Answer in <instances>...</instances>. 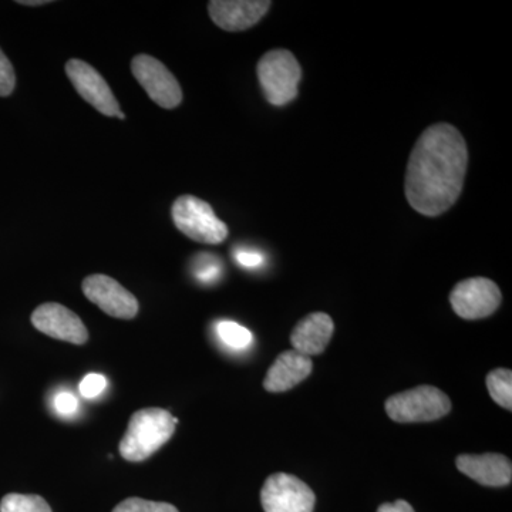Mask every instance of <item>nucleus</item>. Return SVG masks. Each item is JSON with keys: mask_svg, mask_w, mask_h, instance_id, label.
Masks as SVG:
<instances>
[{"mask_svg": "<svg viewBox=\"0 0 512 512\" xmlns=\"http://www.w3.org/2000/svg\"><path fill=\"white\" fill-rule=\"evenodd\" d=\"M468 165L466 140L456 127L434 124L414 144L407 164V201L426 217L444 214L456 204Z\"/></svg>", "mask_w": 512, "mask_h": 512, "instance_id": "1", "label": "nucleus"}, {"mask_svg": "<svg viewBox=\"0 0 512 512\" xmlns=\"http://www.w3.org/2000/svg\"><path fill=\"white\" fill-rule=\"evenodd\" d=\"M178 419L158 407L138 410L131 416L120 443V454L131 463H141L153 456L174 436Z\"/></svg>", "mask_w": 512, "mask_h": 512, "instance_id": "2", "label": "nucleus"}, {"mask_svg": "<svg viewBox=\"0 0 512 512\" xmlns=\"http://www.w3.org/2000/svg\"><path fill=\"white\" fill-rule=\"evenodd\" d=\"M256 72L265 99L272 106H286L298 96L302 69L289 50H269L259 60Z\"/></svg>", "mask_w": 512, "mask_h": 512, "instance_id": "3", "label": "nucleus"}, {"mask_svg": "<svg viewBox=\"0 0 512 512\" xmlns=\"http://www.w3.org/2000/svg\"><path fill=\"white\" fill-rule=\"evenodd\" d=\"M171 217L185 237L200 244L218 245L228 237V227L215 215L208 202L194 195H181L174 201Z\"/></svg>", "mask_w": 512, "mask_h": 512, "instance_id": "4", "label": "nucleus"}, {"mask_svg": "<svg viewBox=\"0 0 512 512\" xmlns=\"http://www.w3.org/2000/svg\"><path fill=\"white\" fill-rule=\"evenodd\" d=\"M446 393L433 386H419L387 399L386 412L397 423H424L439 420L450 413Z\"/></svg>", "mask_w": 512, "mask_h": 512, "instance_id": "5", "label": "nucleus"}, {"mask_svg": "<svg viewBox=\"0 0 512 512\" xmlns=\"http://www.w3.org/2000/svg\"><path fill=\"white\" fill-rule=\"evenodd\" d=\"M261 503L265 512H313L316 497L298 477L275 473L262 487Z\"/></svg>", "mask_w": 512, "mask_h": 512, "instance_id": "6", "label": "nucleus"}, {"mask_svg": "<svg viewBox=\"0 0 512 512\" xmlns=\"http://www.w3.org/2000/svg\"><path fill=\"white\" fill-rule=\"evenodd\" d=\"M131 72L146 90L148 97L163 109L171 110L183 101V90L174 74L160 60L150 55H138L131 62Z\"/></svg>", "mask_w": 512, "mask_h": 512, "instance_id": "7", "label": "nucleus"}, {"mask_svg": "<svg viewBox=\"0 0 512 512\" xmlns=\"http://www.w3.org/2000/svg\"><path fill=\"white\" fill-rule=\"evenodd\" d=\"M500 288L487 278H470L456 285L450 295L451 306L460 318L476 320L493 315L500 306Z\"/></svg>", "mask_w": 512, "mask_h": 512, "instance_id": "8", "label": "nucleus"}, {"mask_svg": "<svg viewBox=\"0 0 512 512\" xmlns=\"http://www.w3.org/2000/svg\"><path fill=\"white\" fill-rule=\"evenodd\" d=\"M66 74L74 89L87 103L104 116L117 117L120 113V104L109 84L103 76L89 63L79 59H70L66 63Z\"/></svg>", "mask_w": 512, "mask_h": 512, "instance_id": "9", "label": "nucleus"}, {"mask_svg": "<svg viewBox=\"0 0 512 512\" xmlns=\"http://www.w3.org/2000/svg\"><path fill=\"white\" fill-rule=\"evenodd\" d=\"M86 298L101 311L117 319H133L138 313V301L133 293L128 292L107 275H90L83 281Z\"/></svg>", "mask_w": 512, "mask_h": 512, "instance_id": "10", "label": "nucleus"}, {"mask_svg": "<svg viewBox=\"0 0 512 512\" xmlns=\"http://www.w3.org/2000/svg\"><path fill=\"white\" fill-rule=\"evenodd\" d=\"M33 326L49 338L63 340L73 345H84L89 332L76 313L60 303L47 302L32 313Z\"/></svg>", "mask_w": 512, "mask_h": 512, "instance_id": "11", "label": "nucleus"}, {"mask_svg": "<svg viewBox=\"0 0 512 512\" xmlns=\"http://www.w3.org/2000/svg\"><path fill=\"white\" fill-rule=\"evenodd\" d=\"M271 5L266 0H212L208 3V12L218 28L242 32L264 18Z\"/></svg>", "mask_w": 512, "mask_h": 512, "instance_id": "12", "label": "nucleus"}, {"mask_svg": "<svg viewBox=\"0 0 512 512\" xmlns=\"http://www.w3.org/2000/svg\"><path fill=\"white\" fill-rule=\"evenodd\" d=\"M456 466L458 471L485 487H505L512 480L510 458L503 454H463L457 457Z\"/></svg>", "mask_w": 512, "mask_h": 512, "instance_id": "13", "label": "nucleus"}, {"mask_svg": "<svg viewBox=\"0 0 512 512\" xmlns=\"http://www.w3.org/2000/svg\"><path fill=\"white\" fill-rule=\"evenodd\" d=\"M313 370L311 357L296 350H288L276 357L274 365L266 373L265 390L269 393H284L302 383Z\"/></svg>", "mask_w": 512, "mask_h": 512, "instance_id": "14", "label": "nucleus"}, {"mask_svg": "<svg viewBox=\"0 0 512 512\" xmlns=\"http://www.w3.org/2000/svg\"><path fill=\"white\" fill-rule=\"evenodd\" d=\"M335 332V325L328 313L315 312L303 318L291 335L293 350L312 357L325 352Z\"/></svg>", "mask_w": 512, "mask_h": 512, "instance_id": "15", "label": "nucleus"}, {"mask_svg": "<svg viewBox=\"0 0 512 512\" xmlns=\"http://www.w3.org/2000/svg\"><path fill=\"white\" fill-rule=\"evenodd\" d=\"M487 389L498 406L512 410V373L508 369H495L487 376Z\"/></svg>", "mask_w": 512, "mask_h": 512, "instance_id": "16", "label": "nucleus"}, {"mask_svg": "<svg viewBox=\"0 0 512 512\" xmlns=\"http://www.w3.org/2000/svg\"><path fill=\"white\" fill-rule=\"evenodd\" d=\"M0 512H52L40 495L8 494L0 503Z\"/></svg>", "mask_w": 512, "mask_h": 512, "instance_id": "17", "label": "nucleus"}, {"mask_svg": "<svg viewBox=\"0 0 512 512\" xmlns=\"http://www.w3.org/2000/svg\"><path fill=\"white\" fill-rule=\"evenodd\" d=\"M217 333L224 345L237 350L247 349L254 340V336L245 326L231 320H222L218 323Z\"/></svg>", "mask_w": 512, "mask_h": 512, "instance_id": "18", "label": "nucleus"}, {"mask_svg": "<svg viewBox=\"0 0 512 512\" xmlns=\"http://www.w3.org/2000/svg\"><path fill=\"white\" fill-rule=\"evenodd\" d=\"M221 261L215 255L200 254L195 259V276L198 281L204 284H211V282L218 281L221 276Z\"/></svg>", "mask_w": 512, "mask_h": 512, "instance_id": "19", "label": "nucleus"}, {"mask_svg": "<svg viewBox=\"0 0 512 512\" xmlns=\"http://www.w3.org/2000/svg\"><path fill=\"white\" fill-rule=\"evenodd\" d=\"M113 512H178V510L174 505L167 503H156L143 498H127L117 505Z\"/></svg>", "mask_w": 512, "mask_h": 512, "instance_id": "20", "label": "nucleus"}, {"mask_svg": "<svg viewBox=\"0 0 512 512\" xmlns=\"http://www.w3.org/2000/svg\"><path fill=\"white\" fill-rule=\"evenodd\" d=\"M15 69L0 49V97H8L15 90Z\"/></svg>", "mask_w": 512, "mask_h": 512, "instance_id": "21", "label": "nucleus"}, {"mask_svg": "<svg viewBox=\"0 0 512 512\" xmlns=\"http://www.w3.org/2000/svg\"><path fill=\"white\" fill-rule=\"evenodd\" d=\"M107 389L106 376L99 375V373H90L80 383V393L86 399H94L99 397L104 390Z\"/></svg>", "mask_w": 512, "mask_h": 512, "instance_id": "22", "label": "nucleus"}, {"mask_svg": "<svg viewBox=\"0 0 512 512\" xmlns=\"http://www.w3.org/2000/svg\"><path fill=\"white\" fill-rule=\"evenodd\" d=\"M235 259L244 268L255 269L264 264V256L255 249L239 248L235 251Z\"/></svg>", "mask_w": 512, "mask_h": 512, "instance_id": "23", "label": "nucleus"}, {"mask_svg": "<svg viewBox=\"0 0 512 512\" xmlns=\"http://www.w3.org/2000/svg\"><path fill=\"white\" fill-rule=\"evenodd\" d=\"M77 407H79V402L72 393L63 392L55 397L56 412L62 414V416H73Z\"/></svg>", "mask_w": 512, "mask_h": 512, "instance_id": "24", "label": "nucleus"}, {"mask_svg": "<svg viewBox=\"0 0 512 512\" xmlns=\"http://www.w3.org/2000/svg\"><path fill=\"white\" fill-rule=\"evenodd\" d=\"M377 512H414L412 505L404 500H397L396 503L382 504Z\"/></svg>", "mask_w": 512, "mask_h": 512, "instance_id": "25", "label": "nucleus"}, {"mask_svg": "<svg viewBox=\"0 0 512 512\" xmlns=\"http://www.w3.org/2000/svg\"><path fill=\"white\" fill-rule=\"evenodd\" d=\"M20 5L25 6H40L47 5V3H52L50 0H22V2H18Z\"/></svg>", "mask_w": 512, "mask_h": 512, "instance_id": "26", "label": "nucleus"}, {"mask_svg": "<svg viewBox=\"0 0 512 512\" xmlns=\"http://www.w3.org/2000/svg\"><path fill=\"white\" fill-rule=\"evenodd\" d=\"M117 117H119L120 120L126 119V116H124V113H121V111L119 114H117Z\"/></svg>", "mask_w": 512, "mask_h": 512, "instance_id": "27", "label": "nucleus"}]
</instances>
